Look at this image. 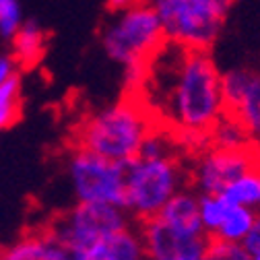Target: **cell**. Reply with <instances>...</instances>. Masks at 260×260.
I'll return each mask as SVG.
<instances>
[{
  "mask_svg": "<svg viewBox=\"0 0 260 260\" xmlns=\"http://www.w3.org/2000/svg\"><path fill=\"white\" fill-rule=\"evenodd\" d=\"M221 75L209 50L166 42L145 64L133 93L155 124L176 137L186 159L211 147L209 130L225 114Z\"/></svg>",
  "mask_w": 260,
  "mask_h": 260,
  "instance_id": "1",
  "label": "cell"
},
{
  "mask_svg": "<svg viewBox=\"0 0 260 260\" xmlns=\"http://www.w3.org/2000/svg\"><path fill=\"white\" fill-rule=\"evenodd\" d=\"M184 159L176 137L157 126L141 153L124 164V209L137 223L159 215L170 199L190 186Z\"/></svg>",
  "mask_w": 260,
  "mask_h": 260,
  "instance_id": "2",
  "label": "cell"
},
{
  "mask_svg": "<svg viewBox=\"0 0 260 260\" xmlns=\"http://www.w3.org/2000/svg\"><path fill=\"white\" fill-rule=\"evenodd\" d=\"M157 128L153 116L133 95L87 116L77 130V147L116 164L135 159L147 137Z\"/></svg>",
  "mask_w": 260,
  "mask_h": 260,
  "instance_id": "3",
  "label": "cell"
},
{
  "mask_svg": "<svg viewBox=\"0 0 260 260\" xmlns=\"http://www.w3.org/2000/svg\"><path fill=\"white\" fill-rule=\"evenodd\" d=\"M166 42L164 25L149 0H137L114 11V17L102 29L104 52L124 69L145 67Z\"/></svg>",
  "mask_w": 260,
  "mask_h": 260,
  "instance_id": "4",
  "label": "cell"
},
{
  "mask_svg": "<svg viewBox=\"0 0 260 260\" xmlns=\"http://www.w3.org/2000/svg\"><path fill=\"white\" fill-rule=\"evenodd\" d=\"M168 42L211 50L236 0H149Z\"/></svg>",
  "mask_w": 260,
  "mask_h": 260,
  "instance_id": "5",
  "label": "cell"
},
{
  "mask_svg": "<svg viewBox=\"0 0 260 260\" xmlns=\"http://www.w3.org/2000/svg\"><path fill=\"white\" fill-rule=\"evenodd\" d=\"M135 223L137 221L126 213L124 207L104 203H77L52 223L50 232L69 250H83Z\"/></svg>",
  "mask_w": 260,
  "mask_h": 260,
  "instance_id": "6",
  "label": "cell"
},
{
  "mask_svg": "<svg viewBox=\"0 0 260 260\" xmlns=\"http://www.w3.org/2000/svg\"><path fill=\"white\" fill-rule=\"evenodd\" d=\"M67 170L77 203L124 207V164H116L87 149L75 147Z\"/></svg>",
  "mask_w": 260,
  "mask_h": 260,
  "instance_id": "7",
  "label": "cell"
},
{
  "mask_svg": "<svg viewBox=\"0 0 260 260\" xmlns=\"http://www.w3.org/2000/svg\"><path fill=\"white\" fill-rule=\"evenodd\" d=\"M260 164V151L256 143L242 149L207 147L190 159L188 180L190 188L199 194H223V190L236 182L242 174Z\"/></svg>",
  "mask_w": 260,
  "mask_h": 260,
  "instance_id": "8",
  "label": "cell"
},
{
  "mask_svg": "<svg viewBox=\"0 0 260 260\" xmlns=\"http://www.w3.org/2000/svg\"><path fill=\"white\" fill-rule=\"evenodd\" d=\"M137 225L145 244L147 260H205L209 252V236H184L159 217L145 219Z\"/></svg>",
  "mask_w": 260,
  "mask_h": 260,
  "instance_id": "9",
  "label": "cell"
},
{
  "mask_svg": "<svg viewBox=\"0 0 260 260\" xmlns=\"http://www.w3.org/2000/svg\"><path fill=\"white\" fill-rule=\"evenodd\" d=\"M225 112L236 116L254 141H260V71L250 67L221 75Z\"/></svg>",
  "mask_w": 260,
  "mask_h": 260,
  "instance_id": "10",
  "label": "cell"
},
{
  "mask_svg": "<svg viewBox=\"0 0 260 260\" xmlns=\"http://www.w3.org/2000/svg\"><path fill=\"white\" fill-rule=\"evenodd\" d=\"M71 260H147L139 225H130L83 250H69Z\"/></svg>",
  "mask_w": 260,
  "mask_h": 260,
  "instance_id": "11",
  "label": "cell"
},
{
  "mask_svg": "<svg viewBox=\"0 0 260 260\" xmlns=\"http://www.w3.org/2000/svg\"><path fill=\"white\" fill-rule=\"evenodd\" d=\"M0 260H71V252L52 232H34L0 250Z\"/></svg>",
  "mask_w": 260,
  "mask_h": 260,
  "instance_id": "12",
  "label": "cell"
},
{
  "mask_svg": "<svg viewBox=\"0 0 260 260\" xmlns=\"http://www.w3.org/2000/svg\"><path fill=\"white\" fill-rule=\"evenodd\" d=\"M159 217L172 230L184 234V236H207L201 225V213H199V192L190 186L180 190L174 199L168 201V205L159 211Z\"/></svg>",
  "mask_w": 260,
  "mask_h": 260,
  "instance_id": "13",
  "label": "cell"
},
{
  "mask_svg": "<svg viewBox=\"0 0 260 260\" xmlns=\"http://www.w3.org/2000/svg\"><path fill=\"white\" fill-rule=\"evenodd\" d=\"M44 46H46V31L36 21H23V25L13 38L15 60H19L25 67H34L44 56Z\"/></svg>",
  "mask_w": 260,
  "mask_h": 260,
  "instance_id": "14",
  "label": "cell"
},
{
  "mask_svg": "<svg viewBox=\"0 0 260 260\" xmlns=\"http://www.w3.org/2000/svg\"><path fill=\"white\" fill-rule=\"evenodd\" d=\"M209 143L211 147H221V149H242L256 141L250 137V133L236 116L225 112L209 130Z\"/></svg>",
  "mask_w": 260,
  "mask_h": 260,
  "instance_id": "15",
  "label": "cell"
},
{
  "mask_svg": "<svg viewBox=\"0 0 260 260\" xmlns=\"http://www.w3.org/2000/svg\"><path fill=\"white\" fill-rule=\"evenodd\" d=\"M223 197L238 207L260 213V164L227 186L223 190Z\"/></svg>",
  "mask_w": 260,
  "mask_h": 260,
  "instance_id": "16",
  "label": "cell"
},
{
  "mask_svg": "<svg viewBox=\"0 0 260 260\" xmlns=\"http://www.w3.org/2000/svg\"><path fill=\"white\" fill-rule=\"evenodd\" d=\"M254 219H256L254 211H250L246 207L232 205L230 213H227L225 221L221 223V227L213 236V240L225 242V244H244L246 236L250 234L252 225H254Z\"/></svg>",
  "mask_w": 260,
  "mask_h": 260,
  "instance_id": "17",
  "label": "cell"
},
{
  "mask_svg": "<svg viewBox=\"0 0 260 260\" xmlns=\"http://www.w3.org/2000/svg\"><path fill=\"white\" fill-rule=\"evenodd\" d=\"M234 203L227 201L223 194H199V213H201V225L205 234L213 240L221 223L225 221Z\"/></svg>",
  "mask_w": 260,
  "mask_h": 260,
  "instance_id": "18",
  "label": "cell"
},
{
  "mask_svg": "<svg viewBox=\"0 0 260 260\" xmlns=\"http://www.w3.org/2000/svg\"><path fill=\"white\" fill-rule=\"evenodd\" d=\"M23 25V11L19 0H0V36L13 40Z\"/></svg>",
  "mask_w": 260,
  "mask_h": 260,
  "instance_id": "19",
  "label": "cell"
},
{
  "mask_svg": "<svg viewBox=\"0 0 260 260\" xmlns=\"http://www.w3.org/2000/svg\"><path fill=\"white\" fill-rule=\"evenodd\" d=\"M21 106V77L15 73L7 83L0 85V112H19Z\"/></svg>",
  "mask_w": 260,
  "mask_h": 260,
  "instance_id": "20",
  "label": "cell"
},
{
  "mask_svg": "<svg viewBox=\"0 0 260 260\" xmlns=\"http://www.w3.org/2000/svg\"><path fill=\"white\" fill-rule=\"evenodd\" d=\"M209 250L217 256V260H252V256L246 252L242 244H225V242L211 240Z\"/></svg>",
  "mask_w": 260,
  "mask_h": 260,
  "instance_id": "21",
  "label": "cell"
},
{
  "mask_svg": "<svg viewBox=\"0 0 260 260\" xmlns=\"http://www.w3.org/2000/svg\"><path fill=\"white\" fill-rule=\"evenodd\" d=\"M242 246L246 248V252L250 256H260V213H256L254 225H252V230L246 236V240H244Z\"/></svg>",
  "mask_w": 260,
  "mask_h": 260,
  "instance_id": "22",
  "label": "cell"
},
{
  "mask_svg": "<svg viewBox=\"0 0 260 260\" xmlns=\"http://www.w3.org/2000/svg\"><path fill=\"white\" fill-rule=\"evenodd\" d=\"M17 73V60L13 56H0V85Z\"/></svg>",
  "mask_w": 260,
  "mask_h": 260,
  "instance_id": "23",
  "label": "cell"
},
{
  "mask_svg": "<svg viewBox=\"0 0 260 260\" xmlns=\"http://www.w3.org/2000/svg\"><path fill=\"white\" fill-rule=\"evenodd\" d=\"M19 118V112H0V130L11 126Z\"/></svg>",
  "mask_w": 260,
  "mask_h": 260,
  "instance_id": "24",
  "label": "cell"
},
{
  "mask_svg": "<svg viewBox=\"0 0 260 260\" xmlns=\"http://www.w3.org/2000/svg\"><path fill=\"white\" fill-rule=\"evenodd\" d=\"M133 3H137V0H110V9L112 11H120V9L130 7Z\"/></svg>",
  "mask_w": 260,
  "mask_h": 260,
  "instance_id": "25",
  "label": "cell"
},
{
  "mask_svg": "<svg viewBox=\"0 0 260 260\" xmlns=\"http://www.w3.org/2000/svg\"><path fill=\"white\" fill-rule=\"evenodd\" d=\"M252 260H260V256H252Z\"/></svg>",
  "mask_w": 260,
  "mask_h": 260,
  "instance_id": "26",
  "label": "cell"
}]
</instances>
